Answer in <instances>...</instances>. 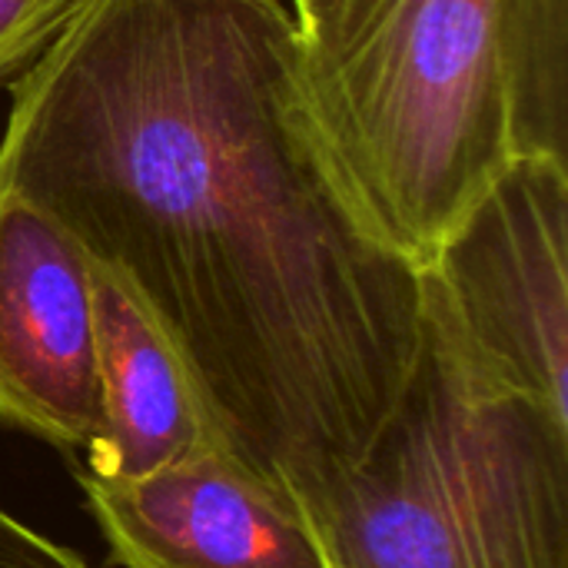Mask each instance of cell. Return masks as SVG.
Segmentation results:
<instances>
[{
  "instance_id": "cell-1",
  "label": "cell",
  "mask_w": 568,
  "mask_h": 568,
  "mask_svg": "<svg viewBox=\"0 0 568 568\" xmlns=\"http://www.w3.org/2000/svg\"><path fill=\"white\" fill-rule=\"evenodd\" d=\"M0 190L146 303L286 496L396 413L423 280L329 146L286 0H83L10 83Z\"/></svg>"
},
{
  "instance_id": "cell-2",
  "label": "cell",
  "mask_w": 568,
  "mask_h": 568,
  "mask_svg": "<svg viewBox=\"0 0 568 568\" xmlns=\"http://www.w3.org/2000/svg\"><path fill=\"white\" fill-rule=\"evenodd\" d=\"M290 499L320 568H568V426L479 376L423 310L373 449Z\"/></svg>"
},
{
  "instance_id": "cell-3",
  "label": "cell",
  "mask_w": 568,
  "mask_h": 568,
  "mask_svg": "<svg viewBox=\"0 0 568 568\" xmlns=\"http://www.w3.org/2000/svg\"><path fill=\"white\" fill-rule=\"evenodd\" d=\"M303 60L346 176L423 273L516 156L496 0H379Z\"/></svg>"
},
{
  "instance_id": "cell-4",
  "label": "cell",
  "mask_w": 568,
  "mask_h": 568,
  "mask_svg": "<svg viewBox=\"0 0 568 568\" xmlns=\"http://www.w3.org/2000/svg\"><path fill=\"white\" fill-rule=\"evenodd\" d=\"M419 280L479 376L568 426V160L513 156Z\"/></svg>"
},
{
  "instance_id": "cell-5",
  "label": "cell",
  "mask_w": 568,
  "mask_h": 568,
  "mask_svg": "<svg viewBox=\"0 0 568 568\" xmlns=\"http://www.w3.org/2000/svg\"><path fill=\"white\" fill-rule=\"evenodd\" d=\"M100 416L93 256L0 190V426L83 453Z\"/></svg>"
},
{
  "instance_id": "cell-6",
  "label": "cell",
  "mask_w": 568,
  "mask_h": 568,
  "mask_svg": "<svg viewBox=\"0 0 568 568\" xmlns=\"http://www.w3.org/2000/svg\"><path fill=\"white\" fill-rule=\"evenodd\" d=\"M106 559L120 568H320L293 499L226 436L136 476L77 469Z\"/></svg>"
},
{
  "instance_id": "cell-7",
  "label": "cell",
  "mask_w": 568,
  "mask_h": 568,
  "mask_svg": "<svg viewBox=\"0 0 568 568\" xmlns=\"http://www.w3.org/2000/svg\"><path fill=\"white\" fill-rule=\"evenodd\" d=\"M93 326L100 416L80 469L103 479H136L186 456L203 439L223 436L166 329L146 303L97 260Z\"/></svg>"
},
{
  "instance_id": "cell-8",
  "label": "cell",
  "mask_w": 568,
  "mask_h": 568,
  "mask_svg": "<svg viewBox=\"0 0 568 568\" xmlns=\"http://www.w3.org/2000/svg\"><path fill=\"white\" fill-rule=\"evenodd\" d=\"M519 153L568 160V0H496Z\"/></svg>"
},
{
  "instance_id": "cell-9",
  "label": "cell",
  "mask_w": 568,
  "mask_h": 568,
  "mask_svg": "<svg viewBox=\"0 0 568 568\" xmlns=\"http://www.w3.org/2000/svg\"><path fill=\"white\" fill-rule=\"evenodd\" d=\"M80 7L83 0H0V87H10Z\"/></svg>"
},
{
  "instance_id": "cell-10",
  "label": "cell",
  "mask_w": 568,
  "mask_h": 568,
  "mask_svg": "<svg viewBox=\"0 0 568 568\" xmlns=\"http://www.w3.org/2000/svg\"><path fill=\"white\" fill-rule=\"evenodd\" d=\"M306 50L323 53L339 47L373 13L379 0H286Z\"/></svg>"
},
{
  "instance_id": "cell-11",
  "label": "cell",
  "mask_w": 568,
  "mask_h": 568,
  "mask_svg": "<svg viewBox=\"0 0 568 568\" xmlns=\"http://www.w3.org/2000/svg\"><path fill=\"white\" fill-rule=\"evenodd\" d=\"M0 568H90L70 546L53 542L0 509Z\"/></svg>"
}]
</instances>
